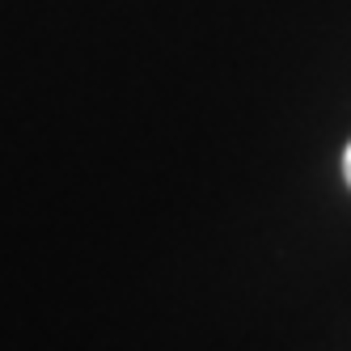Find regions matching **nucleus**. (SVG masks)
I'll return each mask as SVG.
<instances>
[{"instance_id":"1","label":"nucleus","mask_w":351,"mask_h":351,"mask_svg":"<svg viewBox=\"0 0 351 351\" xmlns=\"http://www.w3.org/2000/svg\"><path fill=\"white\" fill-rule=\"evenodd\" d=\"M343 178H347V186H351V144L343 148Z\"/></svg>"}]
</instances>
